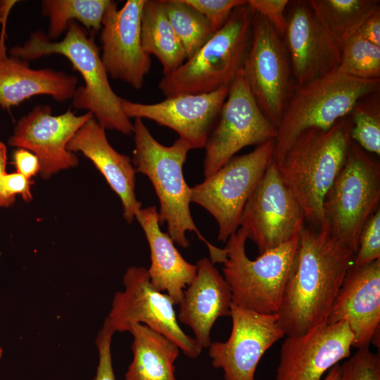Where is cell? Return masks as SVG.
<instances>
[{
	"instance_id": "6da1fadb",
	"label": "cell",
	"mask_w": 380,
	"mask_h": 380,
	"mask_svg": "<svg viewBox=\"0 0 380 380\" xmlns=\"http://www.w3.org/2000/svg\"><path fill=\"white\" fill-rule=\"evenodd\" d=\"M354 253L326 229H302L279 311L285 335L304 334L327 319Z\"/></svg>"
},
{
	"instance_id": "7a4b0ae2",
	"label": "cell",
	"mask_w": 380,
	"mask_h": 380,
	"mask_svg": "<svg viewBox=\"0 0 380 380\" xmlns=\"http://www.w3.org/2000/svg\"><path fill=\"white\" fill-rule=\"evenodd\" d=\"M346 117L331 128L308 129L277 162L284 184L300 205L305 220L325 229L324 198L341 170L353 140Z\"/></svg>"
},
{
	"instance_id": "3957f363",
	"label": "cell",
	"mask_w": 380,
	"mask_h": 380,
	"mask_svg": "<svg viewBox=\"0 0 380 380\" xmlns=\"http://www.w3.org/2000/svg\"><path fill=\"white\" fill-rule=\"evenodd\" d=\"M8 53L27 62L51 54L65 56L84 82L74 94L73 107L87 110L105 129L132 133L133 123L122 109V98L110 84L94 39L78 23H69L65 37L58 42L42 31L33 32L25 42L12 47Z\"/></svg>"
},
{
	"instance_id": "277c9868",
	"label": "cell",
	"mask_w": 380,
	"mask_h": 380,
	"mask_svg": "<svg viewBox=\"0 0 380 380\" xmlns=\"http://www.w3.org/2000/svg\"><path fill=\"white\" fill-rule=\"evenodd\" d=\"M134 149L132 163L136 172L146 175L152 183L159 200L160 224L167 223L168 234L174 243L187 248L186 232H194L205 243L210 259L215 264L225 259L224 248L211 244L197 229L190 211L191 187L185 181L183 165L192 148L181 138L169 146L158 142L143 120L134 118Z\"/></svg>"
},
{
	"instance_id": "5b68a950",
	"label": "cell",
	"mask_w": 380,
	"mask_h": 380,
	"mask_svg": "<svg viewBox=\"0 0 380 380\" xmlns=\"http://www.w3.org/2000/svg\"><path fill=\"white\" fill-rule=\"evenodd\" d=\"M254 11L248 5L233 11L225 24L158 88L166 97L205 94L228 87L242 69L248 53Z\"/></svg>"
},
{
	"instance_id": "8992f818",
	"label": "cell",
	"mask_w": 380,
	"mask_h": 380,
	"mask_svg": "<svg viewBox=\"0 0 380 380\" xmlns=\"http://www.w3.org/2000/svg\"><path fill=\"white\" fill-rule=\"evenodd\" d=\"M380 79L353 77L338 69L300 86H294L285 106L274 139L277 163L303 131L328 129L350 115L362 98L379 92Z\"/></svg>"
},
{
	"instance_id": "52a82bcc",
	"label": "cell",
	"mask_w": 380,
	"mask_h": 380,
	"mask_svg": "<svg viewBox=\"0 0 380 380\" xmlns=\"http://www.w3.org/2000/svg\"><path fill=\"white\" fill-rule=\"evenodd\" d=\"M299 234L251 260L246 253L247 233L239 227L224 248L223 277L232 303L260 313L279 310L299 243Z\"/></svg>"
},
{
	"instance_id": "ba28073f",
	"label": "cell",
	"mask_w": 380,
	"mask_h": 380,
	"mask_svg": "<svg viewBox=\"0 0 380 380\" xmlns=\"http://www.w3.org/2000/svg\"><path fill=\"white\" fill-rule=\"evenodd\" d=\"M379 201V162L353 141L324 201L325 229L355 254L362 229Z\"/></svg>"
},
{
	"instance_id": "9c48e42d",
	"label": "cell",
	"mask_w": 380,
	"mask_h": 380,
	"mask_svg": "<svg viewBox=\"0 0 380 380\" xmlns=\"http://www.w3.org/2000/svg\"><path fill=\"white\" fill-rule=\"evenodd\" d=\"M274 140L234 156L201 183L191 187V202L208 211L218 225L217 239L226 242L239 227L243 208L273 158Z\"/></svg>"
},
{
	"instance_id": "30bf717a",
	"label": "cell",
	"mask_w": 380,
	"mask_h": 380,
	"mask_svg": "<svg viewBox=\"0 0 380 380\" xmlns=\"http://www.w3.org/2000/svg\"><path fill=\"white\" fill-rule=\"evenodd\" d=\"M204 146L205 177L214 174L241 149L274 140L277 127L254 99L242 69L229 85L227 96Z\"/></svg>"
},
{
	"instance_id": "8fae6325",
	"label": "cell",
	"mask_w": 380,
	"mask_h": 380,
	"mask_svg": "<svg viewBox=\"0 0 380 380\" xmlns=\"http://www.w3.org/2000/svg\"><path fill=\"white\" fill-rule=\"evenodd\" d=\"M125 290L117 291L106 317L115 332L129 331L131 325L142 324L176 343L187 357L195 359L202 347L186 334L178 323L171 298L151 284L147 269L129 267L124 277Z\"/></svg>"
},
{
	"instance_id": "7c38bea8",
	"label": "cell",
	"mask_w": 380,
	"mask_h": 380,
	"mask_svg": "<svg viewBox=\"0 0 380 380\" xmlns=\"http://www.w3.org/2000/svg\"><path fill=\"white\" fill-rule=\"evenodd\" d=\"M242 72L259 108L277 129L295 84L284 42L268 21L255 12Z\"/></svg>"
},
{
	"instance_id": "4fadbf2b",
	"label": "cell",
	"mask_w": 380,
	"mask_h": 380,
	"mask_svg": "<svg viewBox=\"0 0 380 380\" xmlns=\"http://www.w3.org/2000/svg\"><path fill=\"white\" fill-rule=\"evenodd\" d=\"M305 220L272 158L243 208L239 227L261 254L299 234Z\"/></svg>"
},
{
	"instance_id": "5bb4252c",
	"label": "cell",
	"mask_w": 380,
	"mask_h": 380,
	"mask_svg": "<svg viewBox=\"0 0 380 380\" xmlns=\"http://www.w3.org/2000/svg\"><path fill=\"white\" fill-rule=\"evenodd\" d=\"M232 327L224 342H211L212 365L221 369L224 380H255V372L265 352L285 336L278 315L250 310L233 303Z\"/></svg>"
},
{
	"instance_id": "9a60e30c",
	"label": "cell",
	"mask_w": 380,
	"mask_h": 380,
	"mask_svg": "<svg viewBox=\"0 0 380 380\" xmlns=\"http://www.w3.org/2000/svg\"><path fill=\"white\" fill-rule=\"evenodd\" d=\"M92 117L90 112L77 115L70 109L52 115L49 105L39 104L18 120L8 144L35 154L41 176L48 179L63 170L77 166L78 158L67 149V145Z\"/></svg>"
},
{
	"instance_id": "2e32d148",
	"label": "cell",
	"mask_w": 380,
	"mask_h": 380,
	"mask_svg": "<svg viewBox=\"0 0 380 380\" xmlns=\"http://www.w3.org/2000/svg\"><path fill=\"white\" fill-rule=\"evenodd\" d=\"M145 0H127L123 6L111 1L101 28L103 65L108 75L135 89L143 86L151 61L142 48L141 18Z\"/></svg>"
},
{
	"instance_id": "e0dca14e",
	"label": "cell",
	"mask_w": 380,
	"mask_h": 380,
	"mask_svg": "<svg viewBox=\"0 0 380 380\" xmlns=\"http://www.w3.org/2000/svg\"><path fill=\"white\" fill-rule=\"evenodd\" d=\"M353 335L346 321L324 324L283 342L274 380H322L350 356Z\"/></svg>"
},
{
	"instance_id": "ac0fdd59",
	"label": "cell",
	"mask_w": 380,
	"mask_h": 380,
	"mask_svg": "<svg viewBox=\"0 0 380 380\" xmlns=\"http://www.w3.org/2000/svg\"><path fill=\"white\" fill-rule=\"evenodd\" d=\"M229 86L212 92L181 94L156 103H141L125 99L121 106L130 119H148L175 131L192 149L204 148L227 96Z\"/></svg>"
},
{
	"instance_id": "d6986e66",
	"label": "cell",
	"mask_w": 380,
	"mask_h": 380,
	"mask_svg": "<svg viewBox=\"0 0 380 380\" xmlns=\"http://www.w3.org/2000/svg\"><path fill=\"white\" fill-rule=\"evenodd\" d=\"M291 4L284 42L294 84L300 86L336 70L341 50L315 17L308 1Z\"/></svg>"
},
{
	"instance_id": "ffe728a7",
	"label": "cell",
	"mask_w": 380,
	"mask_h": 380,
	"mask_svg": "<svg viewBox=\"0 0 380 380\" xmlns=\"http://www.w3.org/2000/svg\"><path fill=\"white\" fill-rule=\"evenodd\" d=\"M346 321L353 335L352 346H377L380 325V259L348 270L332 305L327 324Z\"/></svg>"
},
{
	"instance_id": "44dd1931",
	"label": "cell",
	"mask_w": 380,
	"mask_h": 380,
	"mask_svg": "<svg viewBox=\"0 0 380 380\" xmlns=\"http://www.w3.org/2000/svg\"><path fill=\"white\" fill-rule=\"evenodd\" d=\"M196 265V274L183 291L177 317L192 329L202 348H208L216 320L230 315L232 296L226 280L210 258H203Z\"/></svg>"
},
{
	"instance_id": "7402d4cb",
	"label": "cell",
	"mask_w": 380,
	"mask_h": 380,
	"mask_svg": "<svg viewBox=\"0 0 380 380\" xmlns=\"http://www.w3.org/2000/svg\"><path fill=\"white\" fill-rule=\"evenodd\" d=\"M67 149L74 153H82L93 163L119 196L124 218L131 223L141 209V203L135 194L136 170L129 157L120 153L110 145L105 129L94 117L77 130Z\"/></svg>"
},
{
	"instance_id": "603a6c76",
	"label": "cell",
	"mask_w": 380,
	"mask_h": 380,
	"mask_svg": "<svg viewBox=\"0 0 380 380\" xmlns=\"http://www.w3.org/2000/svg\"><path fill=\"white\" fill-rule=\"evenodd\" d=\"M77 77L51 68L33 69L29 63L8 56L0 38V106L6 110L34 96L47 95L58 102L72 99Z\"/></svg>"
},
{
	"instance_id": "cb8c5ba5",
	"label": "cell",
	"mask_w": 380,
	"mask_h": 380,
	"mask_svg": "<svg viewBox=\"0 0 380 380\" xmlns=\"http://www.w3.org/2000/svg\"><path fill=\"white\" fill-rule=\"evenodd\" d=\"M135 218L150 248L151 265L147 271L151 284L159 291H165L175 305L179 304L184 290L196 274V265L187 262L169 234L161 231L155 206L141 208Z\"/></svg>"
},
{
	"instance_id": "d4e9b609",
	"label": "cell",
	"mask_w": 380,
	"mask_h": 380,
	"mask_svg": "<svg viewBox=\"0 0 380 380\" xmlns=\"http://www.w3.org/2000/svg\"><path fill=\"white\" fill-rule=\"evenodd\" d=\"M129 332L133 336V359L125 380H177L174 363L178 346L145 324H132Z\"/></svg>"
},
{
	"instance_id": "484cf974",
	"label": "cell",
	"mask_w": 380,
	"mask_h": 380,
	"mask_svg": "<svg viewBox=\"0 0 380 380\" xmlns=\"http://www.w3.org/2000/svg\"><path fill=\"white\" fill-rule=\"evenodd\" d=\"M141 39L144 51L156 57L161 63L163 75L174 72L186 60L163 0H145L141 18Z\"/></svg>"
},
{
	"instance_id": "4316f807",
	"label": "cell",
	"mask_w": 380,
	"mask_h": 380,
	"mask_svg": "<svg viewBox=\"0 0 380 380\" xmlns=\"http://www.w3.org/2000/svg\"><path fill=\"white\" fill-rule=\"evenodd\" d=\"M308 3L340 50L362 23L380 8L377 0H310Z\"/></svg>"
},
{
	"instance_id": "83f0119b",
	"label": "cell",
	"mask_w": 380,
	"mask_h": 380,
	"mask_svg": "<svg viewBox=\"0 0 380 380\" xmlns=\"http://www.w3.org/2000/svg\"><path fill=\"white\" fill-rule=\"evenodd\" d=\"M111 0H44L42 13L49 18L48 37L52 40L75 21L87 30H101L102 20Z\"/></svg>"
},
{
	"instance_id": "f1b7e54d",
	"label": "cell",
	"mask_w": 380,
	"mask_h": 380,
	"mask_svg": "<svg viewBox=\"0 0 380 380\" xmlns=\"http://www.w3.org/2000/svg\"><path fill=\"white\" fill-rule=\"evenodd\" d=\"M167 16L179 39L186 59L215 33L207 19L184 0H163Z\"/></svg>"
},
{
	"instance_id": "f546056e",
	"label": "cell",
	"mask_w": 380,
	"mask_h": 380,
	"mask_svg": "<svg viewBox=\"0 0 380 380\" xmlns=\"http://www.w3.org/2000/svg\"><path fill=\"white\" fill-rule=\"evenodd\" d=\"M338 69L358 79H380V46L355 34L341 49Z\"/></svg>"
},
{
	"instance_id": "4dcf8cb0",
	"label": "cell",
	"mask_w": 380,
	"mask_h": 380,
	"mask_svg": "<svg viewBox=\"0 0 380 380\" xmlns=\"http://www.w3.org/2000/svg\"><path fill=\"white\" fill-rule=\"evenodd\" d=\"M360 99L350 113V137L364 151L380 155V109L379 99Z\"/></svg>"
},
{
	"instance_id": "1f68e13d",
	"label": "cell",
	"mask_w": 380,
	"mask_h": 380,
	"mask_svg": "<svg viewBox=\"0 0 380 380\" xmlns=\"http://www.w3.org/2000/svg\"><path fill=\"white\" fill-rule=\"evenodd\" d=\"M339 380H380V355L361 348L340 365Z\"/></svg>"
},
{
	"instance_id": "d6a6232c",
	"label": "cell",
	"mask_w": 380,
	"mask_h": 380,
	"mask_svg": "<svg viewBox=\"0 0 380 380\" xmlns=\"http://www.w3.org/2000/svg\"><path fill=\"white\" fill-rule=\"evenodd\" d=\"M380 259V208L365 223L353 265L363 266Z\"/></svg>"
},
{
	"instance_id": "836d02e7",
	"label": "cell",
	"mask_w": 380,
	"mask_h": 380,
	"mask_svg": "<svg viewBox=\"0 0 380 380\" xmlns=\"http://www.w3.org/2000/svg\"><path fill=\"white\" fill-rule=\"evenodd\" d=\"M208 21L214 32L227 21L234 9L246 5L248 0H184Z\"/></svg>"
},
{
	"instance_id": "e575fe53",
	"label": "cell",
	"mask_w": 380,
	"mask_h": 380,
	"mask_svg": "<svg viewBox=\"0 0 380 380\" xmlns=\"http://www.w3.org/2000/svg\"><path fill=\"white\" fill-rule=\"evenodd\" d=\"M114 333V330L106 318L96 340L99 363L94 380H115L111 355V340Z\"/></svg>"
},
{
	"instance_id": "d590c367",
	"label": "cell",
	"mask_w": 380,
	"mask_h": 380,
	"mask_svg": "<svg viewBox=\"0 0 380 380\" xmlns=\"http://www.w3.org/2000/svg\"><path fill=\"white\" fill-rule=\"evenodd\" d=\"M289 2L288 0H248V5L265 18L281 37H284L286 27L285 11Z\"/></svg>"
},
{
	"instance_id": "8d00e7d4",
	"label": "cell",
	"mask_w": 380,
	"mask_h": 380,
	"mask_svg": "<svg viewBox=\"0 0 380 380\" xmlns=\"http://www.w3.org/2000/svg\"><path fill=\"white\" fill-rule=\"evenodd\" d=\"M30 179L18 172L6 173L2 179V186L5 192L11 197L15 198L20 194L25 201H30L32 195L30 191Z\"/></svg>"
},
{
	"instance_id": "74e56055",
	"label": "cell",
	"mask_w": 380,
	"mask_h": 380,
	"mask_svg": "<svg viewBox=\"0 0 380 380\" xmlns=\"http://www.w3.org/2000/svg\"><path fill=\"white\" fill-rule=\"evenodd\" d=\"M13 160L16 172L29 179L39 172L40 164L37 156L27 149L18 148L13 153Z\"/></svg>"
},
{
	"instance_id": "f35d334b",
	"label": "cell",
	"mask_w": 380,
	"mask_h": 380,
	"mask_svg": "<svg viewBox=\"0 0 380 380\" xmlns=\"http://www.w3.org/2000/svg\"><path fill=\"white\" fill-rule=\"evenodd\" d=\"M355 34L380 46V8L362 23Z\"/></svg>"
},
{
	"instance_id": "ab89813d",
	"label": "cell",
	"mask_w": 380,
	"mask_h": 380,
	"mask_svg": "<svg viewBox=\"0 0 380 380\" xmlns=\"http://www.w3.org/2000/svg\"><path fill=\"white\" fill-rule=\"evenodd\" d=\"M7 161L6 146L0 141V207H8L13 204L15 198L9 196L4 190L2 186V179L6 172V165Z\"/></svg>"
},
{
	"instance_id": "60d3db41",
	"label": "cell",
	"mask_w": 380,
	"mask_h": 380,
	"mask_svg": "<svg viewBox=\"0 0 380 380\" xmlns=\"http://www.w3.org/2000/svg\"><path fill=\"white\" fill-rule=\"evenodd\" d=\"M17 1H0V22L6 21L11 8Z\"/></svg>"
},
{
	"instance_id": "b9f144b4",
	"label": "cell",
	"mask_w": 380,
	"mask_h": 380,
	"mask_svg": "<svg viewBox=\"0 0 380 380\" xmlns=\"http://www.w3.org/2000/svg\"><path fill=\"white\" fill-rule=\"evenodd\" d=\"M340 365L337 364L332 367L322 380H339L340 378Z\"/></svg>"
},
{
	"instance_id": "7bdbcfd3",
	"label": "cell",
	"mask_w": 380,
	"mask_h": 380,
	"mask_svg": "<svg viewBox=\"0 0 380 380\" xmlns=\"http://www.w3.org/2000/svg\"><path fill=\"white\" fill-rule=\"evenodd\" d=\"M2 354H3V350H2L1 347L0 346V360H1V357H2Z\"/></svg>"
}]
</instances>
